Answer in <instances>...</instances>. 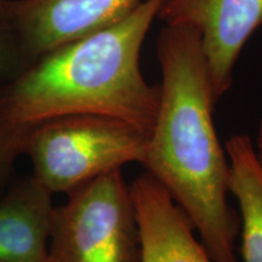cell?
<instances>
[{
  "mask_svg": "<svg viewBox=\"0 0 262 262\" xmlns=\"http://www.w3.org/2000/svg\"><path fill=\"white\" fill-rule=\"evenodd\" d=\"M140 229V262H215L181 206L146 171L130 183Z\"/></svg>",
  "mask_w": 262,
  "mask_h": 262,
  "instance_id": "52a82bcc",
  "label": "cell"
},
{
  "mask_svg": "<svg viewBox=\"0 0 262 262\" xmlns=\"http://www.w3.org/2000/svg\"><path fill=\"white\" fill-rule=\"evenodd\" d=\"M147 137L117 118L74 114L33 126L26 155L52 194H70L125 164L142 163Z\"/></svg>",
  "mask_w": 262,
  "mask_h": 262,
  "instance_id": "3957f363",
  "label": "cell"
},
{
  "mask_svg": "<svg viewBox=\"0 0 262 262\" xmlns=\"http://www.w3.org/2000/svg\"><path fill=\"white\" fill-rule=\"evenodd\" d=\"M162 0H141L125 18L39 58L0 89V123L34 126L74 114L117 118L148 136L159 86L141 71V50Z\"/></svg>",
  "mask_w": 262,
  "mask_h": 262,
  "instance_id": "7a4b0ae2",
  "label": "cell"
},
{
  "mask_svg": "<svg viewBox=\"0 0 262 262\" xmlns=\"http://www.w3.org/2000/svg\"><path fill=\"white\" fill-rule=\"evenodd\" d=\"M229 163V193L239 210V261L262 262V160L253 139L231 136L225 145Z\"/></svg>",
  "mask_w": 262,
  "mask_h": 262,
  "instance_id": "9c48e42d",
  "label": "cell"
},
{
  "mask_svg": "<svg viewBox=\"0 0 262 262\" xmlns=\"http://www.w3.org/2000/svg\"><path fill=\"white\" fill-rule=\"evenodd\" d=\"M253 142H254L255 149H256V152H257L258 158L262 160V119H261L260 124H258L256 137H255V140H253Z\"/></svg>",
  "mask_w": 262,
  "mask_h": 262,
  "instance_id": "7c38bea8",
  "label": "cell"
},
{
  "mask_svg": "<svg viewBox=\"0 0 262 262\" xmlns=\"http://www.w3.org/2000/svg\"><path fill=\"white\" fill-rule=\"evenodd\" d=\"M157 56L158 112L141 165L181 206L215 262H241L239 217L228 202L229 163L214 120L219 100L198 33L164 26Z\"/></svg>",
  "mask_w": 262,
  "mask_h": 262,
  "instance_id": "6da1fadb",
  "label": "cell"
},
{
  "mask_svg": "<svg viewBox=\"0 0 262 262\" xmlns=\"http://www.w3.org/2000/svg\"><path fill=\"white\" fill-rule=\"evenodd\" d=\"M140 229L130 185L113 170L55 208L49 262H140Z\"/></svg>",
  "mask_w": 262,
  "mask_h": 262,
  "instance_id": "277c9868",
  "label": "cell"
},
{
  "mask_svg": "<svg viewBox=\"0 0 262 262\" xmlns=\"http://www.w3.org/2000/svg\"><path fill=\"white\" fill-rule=\"evenodd\" d=\"M141 0H11L25 68L63 45L122 21Z\"/></svg>",
  "mask_w": 262,
  "mask_h": 262,
  "instance_id": "8992f818",
  "label": "cell"
},
{
  "mask_svg": "<svg viewBox=\"0 0 262 262\" xmlns=\"http://www.w3.org/2000/svg\"><path fill=\"white\" fill-rule=\"evenodd\" d=\"M52 195L33 175L0 198V262H49Z\"/></svg>",
  "mask_w": 262,
  "mask_h": 262,
  "instance_id": "ba28073f",
  "label": "cell"
},
{
  "mask_svg": "<svg viewBox=\"0 0 262 262\" xmlns=\"http://www.w3.org/2000/svg\"><path fill=\"white\" fill-rule=\"evenodd\" d=\"M33 126L0 123V187L8 180L16 160L25 155Z\"/></svg>",
  "mask_w": 262,
  "mask_h": 262,
  "instance_id": "8fae6325",
  "label": "cell"
},
{
  "mask_svg": "<svg viewBox=\"0 0 262 262\" xmlns=\"http://www.w3.org/2000/svg\"><path fill=\"white\" fill-rule=\"evenodd\" d=\"M157 18L198 33L220 100L231 88L242 50L262 25V0H162Z\"/></svg>",
  "mask_w": 262,
  "mask_h": 262,
  "instance_id": "5b68a950",
  "label": "cell"
},
{
  "mask_svg": "<svg viewBox=\"0 0 262 262\" xmlns=\"http://www.w3.org/2000/svg\"><path fill=\"white\" fill-rule=\"evenodd\" d=\"M25 70L16 37L11 0H0V78L10 80Z\"/></svg>",
  "mask_w": 262,
  "mask_h": 262,
  "instance_id": "30bf717a",
  "label": "cell"
}]
</instances>
